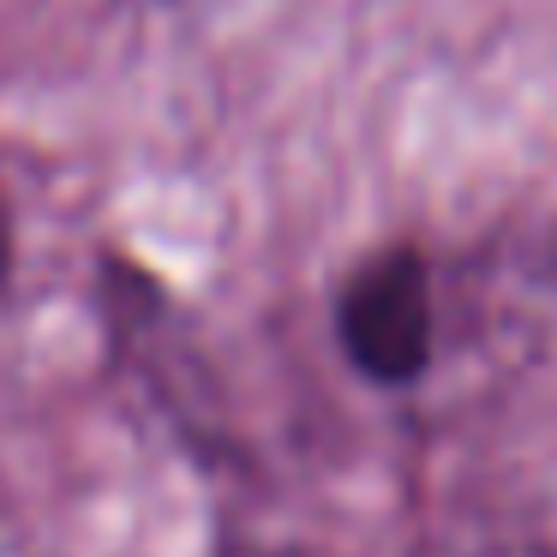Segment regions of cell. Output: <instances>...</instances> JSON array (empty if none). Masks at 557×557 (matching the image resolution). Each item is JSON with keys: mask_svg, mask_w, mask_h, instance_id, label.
I'll return each instance as SVG.
<instances>
[{"mask_svg": "<svg viewBox=\"0 0 557 557\" xmlns=\"http://www.w3.org/2000/svg\"><path fill=\"white\" fill-rule=\"evenodd\" d=\"M432 276L425 258L396 246L354 270L336 306V336L372 384H413L432 366Z\"/></svg>", "mask_w": 557, "mask_h": 557, "instance_id": "cell-1", "label": "cell"}]
</instances>
